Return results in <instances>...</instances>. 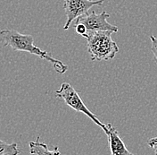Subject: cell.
Wrapping results in <instances>:
<instances>
[{
	"mask_svg": "<svg viewBox=\"0 0 157 155\" xmlns=\"http://www.w3.org/2000/svg\"><path fill=\"white\" fill-rule=\"evenodd\" d=\"M147 145L154 150L155 153L157 155V136L156 137H154V138H151L147 142Z\"/></svg>",
	"mask_w": 157,
	"mask_h": 155,
	"instance_id": "30bf717a",
	"label": "cell"
},
{
	"mask_svg": "<svg viewBox=\"0 0 157 155\" xmlns=\"http://www.w3.org/2000/svg\"><path fill=\"white\" fill-rule=\"evenodd\" d=\"M56 97L59 99L63 100V101L68 105L70 108H71L72 109H74L75 111H78L80 113L85 114L86 116H88L95 124H97L98 126H100L105 132V134L108 132L107 126L104 123H102L98 117L94 113H92L87 106L85 105V103L83 102L81 97L79 96L78 92L72 87L68 83H63L61 84V86L59 89L56 91Z\"/></svg>",
	"mask_w": 157,
	"mask_h": 155,
	"instance_id": "3957f363",
	"label": "cell"
},
{
	"mask_svg": "<svg viewBox=\"0 0 157 155\" xmlns=\"http://www.w3.org/2000/svg\"><path fill=\"white\" fill-rule=\"evenodd\" d=\"M105 0H63V8L66 14V22L63 29L68 30L73 21L88 13L93 6H102Z\"/></svg>",
	"mask_w": 157,
	"mask_h": 155,
	"instance_id": "5b68a950",
	"label": "cell"
},
{
	"mask_svg": "<svg viewBox=\"0 0 157 155\" xmlns=\"http://www.w3.org/2000/svg\"><path fill=\"white\" fill-rule=\"evenodd\" d=\"M29 153L31 154H60L58 147L56 146L54 150H50L48 146L46 144L39 141V136L37 138L36 141H32L29 143Z\"/></svg>",
	"mask_w": 157,
	"mask_h": 155,
	"instance_id": "52a82bcc",
	"label": "cell"
},
{
	"mask_svg": "<svg viewBox=\"0 0 157 155\" xmlns=\"http://www.w3.org/2000/svg\"><path fill=\"white\" fill-rule=\"evenodd\" d=\"M110 31H93L84 34L87 39L88 51L92 61H108L113 59L119 52L117 43L112 39Z\"/></svg>",
	"mask_w": 157,
	"mask_h": 155,
	"instance_id": "7a4b0ae2",
	"label": "cell"
},
{
	"mask_svg": "<svg viewBox=\"0 0 157 155\" xmlns=\"http://www.w3.org/2000/svg\"><path fill=\"white\" fill-rule=\"evenodd\" d=\"M150 39H151V50L153 52V55H154V59H155V62L156 63L157 65V38L153 36V35H150Z\"/></svg>",
	"mask_w": 157,
	"mask_h": 155,
	"instance_id": "9c48e42d",
	"label": "cell"
},
{
	"mask_svg": "<svg viewBox=\"0 0 157 155\" xmlns=\"http://www.w3.org/2000/svg\"><path fill=\"white\" fill-rule=\"evenodd\" d=\"M110 14L106 12H101L100 14H96L95 11L88 12L75 20V22H80L84 24L87 28L88 32L93 31H110L113 33L118 32L117 26L108 22L107 19ZM87 32V33H88Z\"/></svg>",
	"mask_w": 157,
	"mask_h": 155,
	"instance_id": "277c9868",
	"label": "cell"
},
{
	"mask_svg": "<svg viewBox=\"0 0 157 155\" xmlns=\"http://www.w3.org/2000/svg\"><path fill=\"white\" fill-rule=\"evenodd\" d=\"M21 153L18 145L15 143L6 144L0 139V154L2 155H17Z\"/></svg>",
	"mask_w": 157,
	"mask_h": 155,
	"instance_id": "ba28073f",
	"label": "cell"
},
{
	"mask_svg": "<svg viewBox=\"0 0 157 155\" xmlns=\"http://www.w3.org/2000/svg\"><path fill=\"white\" fill-rule=\"evenodd\" d=\"M0 43L3 44L4 47H9L15 51L29 52L32 55L48 61L58 74H65L68 70V67L62 61L53 58L50 53L37 47L34 44L33 37L29 34H22L15 30H1Z\"/></svg>",
	"mask_w": 157,
	"mask_h": 155,
	"instance_id": "6da1fadb",
	"label": "cell"
},
{
	"mask_svg": "<svg viewBox=\"0 0 157 155\" xmlns=\"http://www.w3.org/2000/svg\"><path fill=\"white\" fill-rule=\"evenodd\" d=\"M108 132L106 136L109 140L110 151L113 155H130L131 153L127 149L122 139L119 135L117 129L112 124H106Z\"/></svg>",
	"mask_w": 157,
	"mask_h": 155,
	"instance_id": "8992f818",
	"label": "cell"
}]
</instances>
